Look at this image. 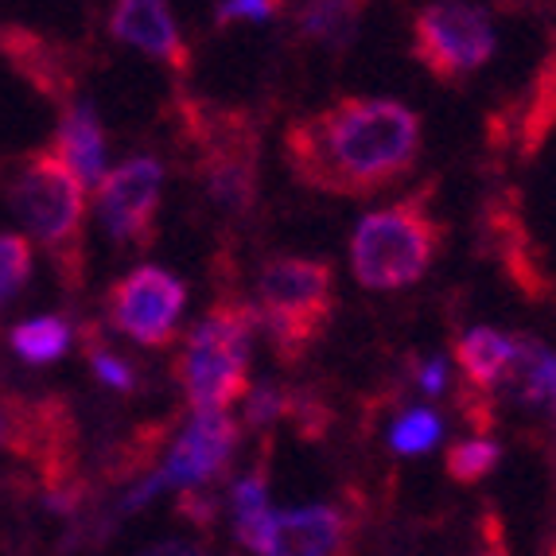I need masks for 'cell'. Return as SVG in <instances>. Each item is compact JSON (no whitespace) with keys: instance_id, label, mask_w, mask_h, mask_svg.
<instances>
[{"instance_id":"6da1fadb","label":"cell","mask_w":556,"mask_h":556,"mask_svg":"<svg viewBox=\"0 0 556 556\" xmlns=\"http://www.w3.org/2000/svg\"><path fill=\"white\" fill-rule=\"evenodd\" d=\"M420 117L393 98L346 93L285 129V160L304 187L366 199L417 167Z\"/></svg>"},{"instance_id":"7a4b0ae2","label":"cell","mask_w":556,"mask_h":556,"mask_svg":"<svg viewBox=\"0 0 556 556\" xmlns=\"http://www.w3.org/2000/svg\"><path fill=\"white\" fill-rule=\"evenodd\" d=\"M16 218L28 226L31 241L51 257L59 280L83 285L86 273V184L51 144L31 152L9 187Z\"/></svg>"},{"instance_id":"3957f363","label":"cell","mask_w":556,"mask_h":556,"mask_svg":"<svg viewBox=\"0 0 556 556\" xmlns=\"http://www.w3.org/2000/svg\"><path fill=\"white\" fill-rule=\"evenodd\" d=\"M444 241L428 191L378 206L351 233V273L366 292H401L425 280Z\"/></svg>"},{"instance_id":"277c9868","label":"cell","mask_w":556,"mask_h":556,"mask_svg":"<svg viewBox=\"0 0 556 556\" xmlns=\"http://www.w3.org/2000/svg\"><path fill=\"white\" fill-rule=\"evenodd\" d=\"M253 331L257 307L241 300H218L191 327L176 358V381L195 413H226L250 393Z\"/></svg>"},{"instance_id":"5b68a950","label":"cell","mask_w":556,"mask_h":556,"mask_svg":"<svg viewBox=\"0 0 556 556\" xmlns=\"http://www.w3.org/2000/svg\"><path fill=\"white\" fill-rule=\"evenodd\" d=\"M334 316V269L319 257H273L257 273V324L280 362L296 366Z\"/></svg>"},{"instance_id":"8992f818","label":"cell","mask_w":556,"mask_h":556,"mask_svg":"<svg viewBox=\"0 0 556 556\" xmlns=\"http://www.w3.org/2000/svg\"><path fill=\"white\" fill-rule=\"evenodd\" d=\"M498 51L491 12L471 0H432L413 16V59L428 75L459 86Z\"/></svg>"},{"instance_id":"52a82bcc","label":"cell","mask_w":556,"mask_h":556,"mask_svg":"<svg viewBox=\"0 0 556 556\" xmlns=\"http://www.w3.org/2000/svg\"><path fill=\"white\" fill-rule=\"evenodd\" d=\"M238 440H241V428L230 413H195L191 425L176 437L164 467H156L129 498L121 502V514L140 510V506L156 498L160 491L199 494L230 467L233 452H238Z\"/></svg>"},{"instance_id":"ba28073f","label":"cell","mask_w":556,"mask_h":556,"mask_svg":"<svg viewBox=\"0 0 556 556\" xmlns=\"http://www.w3.org/2000/svg\"><path fill=\"white\" fill-rule=\"evenodd\" d=\"M187 307V285L172 269L140 265L105 292V316L140 346H167Z\"/></svg>"},{"instance_id":"9c48e42d","label":"cell","mask_w":556,"mask_h":556,"mask_svg":"<svg viewBox=\"0 0 556 556\" xmlns=\"http://www.w3.org/2000/svg\"><path fill=\"white\" fill-rule=\"evenodd\" d=\"M98 214L102 226L117 245L149 250L156 238V214L164 199V167L152 156L125 160L121 167L105 172L98 187Z\"/></svg>"},{"instance_id":"30bf717a","label":"cell","mask_w":556,"mask_h":556,"mask_svg":"<svg viewBox=\"0 0 556 556\" xmlns=\"http://www.w3.org/2000/svg\"><path fill=\"white\" fill-rule=\"evenodd\" d=\"M351 521L339 506H300L269 514L245 541L257 556H346Z\"/></svg>"},{"instance_id":"8fae6325","label":"cell","mask_w":556,"mask_h":556,"mask_svg":"<svg viewBox=\"0 0 556 556\" xmlns=\"http://www.w3.org/2000/svg\"><path fill=\"white\" fill-rule=\"evenodd\" d=\"M110 36L137 47L140 55L172 66L176 75L191 71V47L179 36V24L167 0H117L110 12Z\"/></svg>"},{"instance_id":"7c38bea8","label":"cell","mask_w":556,"mask_h":556,"mask_svg":"<svg viewBox=\"0 0 556 556\" xmlns=\"http://www.w3.org/2000/svg\"><path fill=\"white\" fill-rule=\"evenodd\" d=\"M203 184L226 211H245L257 195V140L238 125H226L223 140L206 149Z\"/></svg>"},{"instance_id":"4fadbf2b","label":"cell","mask_w":556,"mask_h":556,"mask_svg":"<svg viewBox=\"0 0 556 556\" xmlns=\"http://www.w3.org/2000/svg\"><path fill=\"white\" fill-rule=\"evenodd\" d=\"M502 397L518 408H529L538 417L556 425V351H548L541 339L529 334H514V354L510 366L494 386Z\"/></svg>"},{"instance_id":"5bb4252c","label":"cell","mask_w":556,"mask_h":556,"mask_svg":"<svg viewBox=\"0 0 556 556\" xmlns=\"http://www.w3.org/2000/svg\"><path fill=\"white\" fill-rule=\"evenodd\" d=\"M51 149L75 167L86 187H98L105 179V129L90 102L63 105V117H59V132L51 140Z\"/></svg>"},{"instance_id":"9a60e30c","label":"cell","mask_w":556,"mask_h":556,"mask_svg":"<svg viewBox=\"0 0 556 556\" xmlns=\"http://www.w3.org/2000/svg\"><path fill=\"white\" fill-rule=\"evenodd\" d=\"M514 354V334L494 331V327H471L455 339V362L464 370L467 386L475 393H491L502 381Z\"/></svg>"},{"instance_id":"2e32d148","label":"cell","mask_w":556,"mask_h":556,"mask_svg":"<svg viewBox=\"0 0 556 556\" xmlns=\"http://www.w3.org/2000/svg\"><path fill=\"white\" fill-rule=\"evenodd\" d=\"M75 343V331L66 324V316H39V319H24L9 331V346L20 362L28 366H55L66 358Z\"/></svg>"},{"instance_id":"e0dca14e","label":"cell","mask_w":556,"mask_h":556,"mask_svg":"<svg viewBox=\"0 0 556 556\" xmlns=\"http://www.w3.org/2000/svg\"><path fill=\"white\" fill-rule=\"evenodd\" d=\"M269 514H273L269 510V467L261 459L257 471L245 475L241 482H233V491H230V518H233V533H238L241 545L257 533V526L269 518Z\"/></svg>"},{"instance_id":"ac0fdd59","label":"cell","mask_w":556,"mask_h":556,"mask_svg":"<svg viewBox=\"0 0 556 556\" xmlns=\"http://www.w3.org/2000/svg\"><path fill=\"white\" fill-rule=\"evenodd\" d=\"M498 459H502V444H498V440H491V437H467V440H459V444L447 447L444 471H447V479L471 486V482L486 479V475L498 467Z\"/></svg>"},{"instance_id":"d6986e66","label":"cell","mask_w":556,"mask_h":556,"mask_svg":"<svg viewBox=\"0 0 556 556\" xmlns=\"http://www.w3.org/2000/svg\"><path fill=\"white\" fill-rule=\"evenodd\" d=\"M440 437H444V420H440V413H432L428 405H413L393 420L390 447L397 455H425L440 444Z\"/></svg>"},{"instance_id":"ffe728a7","label":"cell","mask_w":556,"mask_h":556,"mask_svg":"<svg viewBox=\"0 0 556 556\" xmlns=\"http://www.w3.org/2000/svg\"><path fill=\"white\" fill-rule=\"evenodd\" d=\"M31 269H36V253H31V238L24 233H0V307L28 288Z\"/></svg>"},{"instance_id":"44dd1931","label":"cell","mask_w":556,"mask_h":556,"mask_svg":"<svg viewBox=\"0 0 556 556\" xmlns=\"http://www.w3.org/2000/svg\"><path fill=\"white\" fill-rule=\"evenodd\" d=\"M358 16V0H307L300 31L312 39H343L354 28Z\"/></svg>"},{"instance_id":"7402d4cb","label":"cell","mask_w":556,"mask_h":556,"mask_svg":"<svg viewBox=\"0 0 556 556\" xmlns=\"http://www.w3.org/2000/svg\"><path fill=\"white\" fill-rule=\"evenodd\" d=\"M86 362H90L93 378L102 381L105 390H113V393H132V390H137V370H132L129 362H121L113 351H105L102 343H93L90 331H86Z\"/></svg>"},{"instance_id":"603a6c76","label":"cell","mask_w":556,"mask_h":556,"mask_svg":"<svg viewBox=\"0 0 556 556\" xmlns=\"http://www.w3.org/2000/svg\"><path fill=\"white\" fill-rule=\"evenodd\" d=\"M245 420L253 428H269L277 425L280 417L288 413V393L277 390V386H257L253 393H245Z\"/></svg>"},{"instance_id":"cb8c5ba5","label":"cell","mask_w":556,"mask_h":556,"mask_svg":"<svg viewBox=\"0 0 556 556\" xmlns=\"http://www.w3.org/2000/svg\"><path fill=\"white\" fill-rule=\"evenodd\" d=\"M280 4L285 0H223L218 4V28H230V24H238V20H253V24H265V20H273L280 12Z\"/></svg>"},{"instance_id":"d4e9b609","label":"cell","mask_w":556,"mask_h":556,"mask_svg":"<svg viewBox=\"0 0 556 556\" xmlns=\"http://www.w3.org/2000/svg\"><path fill=\"white\" fill-rule=\"evenodd\" d=\"M467 556H510L506 548V529H502L498 514H482L479 518V533H475V548Z\"/></svg>"},{"instance_id":"484cf974","label":"cell","mask_w":556,"mask_h":556,"mask_svg":"<svg viewBox=\"0 0 556 556\" xmlns=\"http://www.w3.org/2000/svg\"><path fill=\"white\" fill-rule=\"evenodd\" d=\"M413 378H417V390L425 393V397H440V390L447 386V362L440 358V354L420 362V370H413Z\"/></svg>"},{"instance_id":"4316f807","label":"cell","mask_w":556,"mask_h":556,"mask_svg":"<svg viewBox=\"0 0 556 556\" xmlns=\"http://www.w3.org/2000/svg\"><path fill=\"white\" fill-rule=\"evenodd\" d=\"M140 556H203V548L191 545V541H160V545H149Z\"/></svg>"}]
</instances>
